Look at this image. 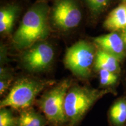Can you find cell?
<instances>
[{
  "label": "cell",
  "mask_w": 126,
  "mask_h": 126,
  "mask_svg": "<svg viewBox=\"0 0 126 126\" xmlns=\"http://www.w3.org/2000/svg\"><path fill=\"white\" fill-rule=\"evenodd\" d=\"M96 53L93 46L86 41H79L66 51L64 64L77 77L88 78L91 75Z\"/></svg>",
  "instance_id": "cell-5"
},
{
  "label": "cell",
  "mask_w": 126,
  "mask_h": 126,
  "mask_svg": "<svg viewBox=\"0 0 126 126\" xmlns=\"http://www.w3.org/2000/svg\"><path fill=\"white\" fill-rule=\"evenodd\" d=\"M53 81L23 77L18 79L5 97L1 101V108H9L18 111L32 108L36 97Z\"/></svg>",
  "instance_id": "cell-3"
},
{
  "label": "cell",
  "mask_w": 126,
  "mask_h": 126,
  "mask_svg": "<svg viewBox=\"0 0 126 126\" xmlns=\"http://www.w3.org/2000/svg\"><path fill=\"white\" fill-rule=\"evenodd\" d=\"M109 92L108 89L99 90L87 86H71L64 101L67 126H78L93 105Z\"/></svg>",
  "instance_id": "cell-2"
},
{
  "label": "cell",
  "mask_w": 126,
  "mask_h": 126,
  "mask_svg": "<svg viewBox=\"0 0 126 126\" xmlns=\"http://www.w3.org/2000/svg\"><path fill=\"white\" fill-rule=\"evenodd\" d=\"M12 78L4 73V72L1 71V81H0V94L1 96L5 94L10 86Z\"/></svg>",
  "instance_id": "cell-17"
},
{
  "label": "cell",
  "mask_w": 126,
  "mask_h": 126,
  "mask_svg": "<svg viewBox=\"0 0 126 126\" xmlns=\"http://www.w3.org/2000/svg\"><path fill=\"white\" fill-rule=\"evenodd\" d=\"M103 26L112 32L126 29V2H123L110 12Z\"/></svg>",
  "instance_id": "cell-9"
},
{
  "label": "cell",
  "mask_w": 126,
  "mask_h": 126,
  "mask_svg": "<svg viewBox=\"0 0 126 126\" xmlns=\"http://www.w3.org/2000/svg\"><path fill=\"white\" fill-rule=\"evenodd\" d=\"M86 1L93 12L98 13L107 5L109 0H86Z\"/></svg>",
  "instance_id": "cell-16"
},
{
  "label": "cell",
  "mask_w": 126,
  "mask_h": 126,
  "mask_svg": "<svg viewBox=\"0 0 126 126\" xmlns=\"http://www.w3.org/2000/svg\"><path fill=\"white\" fill-rule=\"evenodd\" d=\"M48 121L45 116L32 108L19 111L17 126H47Z\"/></svg>",
  "instance_id": "cell-10"
},
{
  "label": "cell",
  "mask_w": 126,
  "mask_h": 126,
  "mask_svg": "<svg viewBox=\"0 0 126 126\" xmlns=\"http://www.w3.org/2000/svg\"><path fill=\"white\" fill-rule=\"evenodd\" d=\"M49 126H51V125H50Z\"/></svg>",
  "instance_id": "cell-20"
},
{
  "label": "cell",
  "mask_w": 126,
  "mask_h": 126,
  "mask_svg": "<svg viewBox=\"0 0 126 126\" xmlns=\"http://www.w3.org/2000/svg\"><path fill=\"white\" fill-rule=\"evenodd\" d=\"M0 126H17V117L7 108L0 110Z\"/></svg>",
  "instance_id": "cell-14"
},
{
  "label": "cell",
  "mask_w": 126,
  "mask_h": 126,
  "mask_svg": "<svg viewBox=\"0 0 126 126\" xmlns=\"http://www.w3.org/2000/svg\"><path fill=\"white\" fill-rule=\"evenodd\" d=\"M82 19L79 8L73 0H60L52 12V19L56 26L63 30L73 29Z\"/></svg>",
  "instance_id": "cell-7"
},
{
  "label": "cell",
  "mask_w": 126,
  "mask_h": 126,
  "mask_svg": "<svg viewBox=\"0 0 126 126\" xmlns=\"http://www.w3.org/2000/svg\"><path fill=\"white\" fill-rule=\"evenodd\" d=\"M99 49L103 50L121 60L125 56L126 47L122 36L116 32L104 34L94 39Z\"/></svg>",
  "instance_id": "cell-8"
},
{
  "label": "cell",
  "mask_w": 126,
  "mask_h": 126,
  "mask_svg": "<svg viewBox=\"0 0 126 126\" xmlns=\"http://www.w3.org/2000/svg\"><path fill=\"white\" fill-rule=\"evenodd\" d=\"M94 68L96 71L105 70L117 73L119 71V60L112 55L99 49L96 53Z\"/></svg>",
  "instance_id": "cell-11"
},
{
  "label": "cell",
  "mask_w": 126,
  "mask_h": 126,
  "mask_svg": "<svg viewBox=\"0 0 126 126\" xmlns=\"http://www.w3.org/2000/svg\"><path fill=\"white\" fill-rule=\"evenodd\" d=\"M99 81L102 86H109L114 85L118 80L117 74L105 70L99 71Z\"/></svg>",
  "instance_id": "cell-15"
},
{
  "label": "cell",
  "mask_w": 126,
  "mask_h": 126,
  "mask_svg": "<svg viewBox=\"0 0 126 126\" xmlns=\"http://www.w3.org/2000/svg\"><path fill=\"white\" fill-rule=\"evenodd\" d=\"M122 36L123 39L124 44H125V46L126 47V29L123 30V31H122Z\"/></svg>",
  "instance_id": "cell-18"
},
{
  "label": "cell",
  "mask_w": 126,
  "mask_h": 126,
  "mask_svg": "<svg viewBox=\"0 0 126 126\" xmlns=\"http://www.w3.org/2000/svg\"><path fill=\"white\" fill-rule=\"evenodd\" d=\"M123 1V2H126V0H122Z\"/></svg>",
  "instance_id": "cell-19"
},
{
  "label": "cell",
  "mask_w": 126,
  "mask_h": 126,
  "mask_svg": "<svg viewBox=\"0 0 126 126\" xmlns=\"http://www.w3.org/2000/svg\"><path fill=\"white\" fill-rule=\"evenodd\" d=\"M71 86L68 79H65L46 92L37 101V105L48 121L53 126H67L64 111L66 94Z\"/></svg>",
  "instance_id": "cell-4"
},
{
  "label": "cell",
  "mask_w": 126,
  "mask_h": 126,
  "mask_svg": "<svg viewBox=\"0 0 126 126\" xmlns=\"http://www.w3.org/2000/svg\"><path fill=\"white\" fill-rule=\"evenodd\" d=\"M48 8L45 4H37L23 16L13 37L14 45L19 49L29 48L39 40L46 38L48 30Z\"/></svg>",
  "instance_id": "cell-1"
},
{
  "label": "cell",
  "mask_w": 126,
  "mask_h": 126,
  "mask_svg": "<svg viewBox=\"0 0 126 126\" xmlns=\"http://www.w3.org/2000/svg\"><path fill=\"white\" fill-rule=\"evenodd\" d=\"M54 56V52L51 46L46 43H39L25 51L22 61L25 69L39 72L49 67Z\"/></svg>",
  "instance_id": "cell-6"
},
{
  "label": "cell",
  "mask_w": 126,
  "mask_h": 126,
  "mask_svg": "<svg viewBox=\"0 0 126 126\" xmlns=\"http://www.w3.org/2000/svg\"><path fill=\"white\" fill-rule=\"evenodd\" d=\"M109 119L113 126H124L126 123V99L115 102L109 111Z\"/></svg>",
  "instance_id": "cell-12"
},
{
  "label": "cell",
  "mask_w": 126,
  "mask_h": 126,
  "mask_svg": "<svg viewBox=\"0 0 126 126\" xmlns=\"http://www.w3.org/2000/svg\"><path fill=\"white\" fill-rule=\"evenodd\" d=\"M17 7L9 6L1 8L0 11V32L1 33H8L14 26Z\"/></svg>",
  "instance_id": "cell-13"
}]
</instances>
